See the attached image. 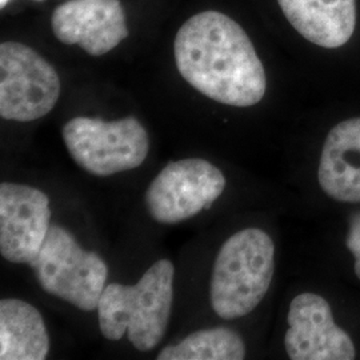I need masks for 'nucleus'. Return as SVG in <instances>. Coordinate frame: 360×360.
<instances>
[{
    "mask_svg": "<svg viewBox=\"0 0 360 360\" xmlns=\"http://www.w3.org/2000/svg\"><path fill=\"white\" fill-rule=\"evenodd\" d=\"M181 77L207 98L232 107L259 103L267 77L247 32L230 16L203 11L186 20L174 41Z\"/></svg>",
    "mask_w": 360,
    "mask_h": 360,
    "instance_id": "obj_1",
    "label": "nucleus"
},
{
    "mask_svg": "<svg viewBox=\"0 0 360 360\" xmlns=\"http://www.w3.org/2000/svg\"><path fill=\"white\" fill-rule=\"evenodd\" d=\"M174 275L172 262L160 259L134 285H105L98 306L99 328L104 338L117 342L127 334L138 351L154 349L167 331Z\"/></svg>",
    "mask_w": 360,
    "mask_h": 360,
    "instance_id": "obj_2",
    "label": "nucleus"
},
{
    "mask_svg": "<svg viewBox=\"0 0 360 360\" xmlns=\"http://www.w3.org/2000/svg\"><path fill=\"white\" fill-rule=\"evenodd\" d=\"M275 245L269 233L245 229L230 236L215 260L210 300L221 319L232 321L257 309L270 288Z\"/></svg>",
    "mask_w": 360,
    "mask_h": 360,
    "instance_id": "obj_3",
    "label": "nucleus"
},
{
    "mask_svg": "<svg viewBox=\"0 0 360 360\" xmlns=\"http://www.w3.org/2000/svg\"><path fill=\"white\" fill-rule=\"evenodd\" d=\"M30 266L47 294L82 311L98 309L108 269L102 257L83 250L63 227H50L38 257Z\"/></svg>",
    "mask_w": 360,
    "mask_h": 360,
    "instance_id": "obj_4",
    "label": "nucleus"
},
{
    "mask_svg": "<svg viewBox=\"0 0 360 360\" xmlns=\"http://www.w3.org/2000/svg\"><path fill=\"white\" fill-rule=\"evenodd\" d=\"M62 135L77 166L95 176L139 167L150 150L148 134L134 116L115 122L77 116L65 123Z\"/></svg>",
    "mask_w": 360,
    "mask_h": 360,
    "instance_id": "obj_5",
    "label": "nucleus"
},
{
    "mask_svg": "<svg viewBox=\"0 0 360 360\" xmlns=\"http://www.w3.org/2000/svg\"><path fill=\"white\" fill-rule=\"evenodd\" d=\"M60 96L56 70L40 53L19 41L0 44V116L32 122L51 112Z\"/></svg>",
    "mask_w": 360,
    "mask_h": 360,
    "instance_id": "obj_6",
    "label": "nucleus"
},
{
    "mask_svg": "<svg viewBox=\"0 0 360 360\" xmlns=\"http://www.w3.org/2000/svg\"><path fill=\"white\" fill-rule=\"evenodd\" d=\"M226 188L218 167L203 159L172 162L160 171L144 195L147 211L162 224H176L210 208Z\"/></svg>",
    "mask_w": 360,
    "mask_h": 360,
    "instance_id": "obj_7",
    "label": "nucleus"
},
{
    "mask_svg": "<svg viewBox=\"0 0 360 360\" xmlns=\"http://www.w3.org/2000/svg\"><path fill=\"white\" fill-rule=\"evenodd\" d=\"M284 347L292 360H352L356 349L349 335L334 321L323 296L304 292L290 304Z\"/></svg>",
    "mask_w": 360,
    "mask_h": 360,
    "instance_id": "obj_8",
    "label": "nucleus"
},
{
    "mask_svg": "<svg viewBox=\"0 0 360 360\" xmlns=\"http://www.w3.org/2000/svg\"><path fill=\"white\" fill-rule=\"evenodd\" d=\"M50 199L26 184L0 186V254L11 263L30 264L50 230Z\"/></svg>",
    "mask_w": 360,
    "mask_h": 360,
    "instance_id": "obj_9",
    "label": "nucleus"
},
{
    "mask_svg": "<svg viewBox=\"0 0 360 360\" xmlns=\"http://www.w3.org/2000/svg\"><path fill=\"white\" fill-rule=\"evenodd\" d=\"M51 28L59 41L91 56L112 51L129 34L120 0H68L52 13Z\"/></svg>",
    "mask_w": 360,
    "mask_h": 360,
    "instance_id": "obj_10",
    "label": "nucleus"
},
{
    "mask_svg": "<svg viewBox=\"0 0 360 360\" xmlns=\"http://www.w3.org/2000/svg\"><path fill=\"white\" fill-rule=\"evenodd\" d=\"M318 179L327 196L342 203H360V117L345 120L330 131Z\"/></svg>",
    "mask_w": 360,
    "mask_h": 360,
    "instance_id": "obj_11",
    "label": "nucleus"
},
{
    "mask_svg": "<svg viewBox=\"0 0 360 360\" xmlns=\"http://www.w3.org/2000/svg\"><path fill=\"white\" fill-rule=\"evenodd\" d=\"M284 16L311 43L339 49L356 27V0H278Z\"/></svg>",
    "mask_w": 360,
    "mask_h": 360,
    "instance_id": "obj_12",
    "label": "nucleus"
},
{
    "mask_svg": "<svg viewBox=\"0 0 360 360\" xmlns=\"http://www.w3.org/2000/svg\"><path fill=\"white\" fill-rule=\"evenodd\" d=\"M50 338L41 314L19 299L0 302V359L43 360Z\"/></svg>",
    "mask_w": 360,
    "mask_h": 360,
    "instance_id": "obj_13",
    "label": "nucleus"
},
{
    "mask_svg": "<svg viewBox=\"0 0 360 360\" xmlns=\"http://www.w3.org/2000/svg\"><path fill=\"white\" fill-rule=\"evenodd\" d=\"M245 358L243 339L226 327L200 330L178 345L163 348L158 360H242Z\"/></svg>",
    "mask_w": 360,
    "mask_h": 360,
    "instance_id": "obj_14",
    "label": "nucleus"
},
{
    "mask_svg": "<svg viewBox=\"0 0 360 360\" xmlns=\"http://www.w3.org/2000/svg\"><path fill=\"white\" fill-rule=\"evenodd\" d=\"M348 251L355 259V274L360 281V214L355 215L349 221L347 240H346Z\"/></svg>",
    "mask_w": 360,
    "mask_h": 360,
    "instance_id": "obj_15",
    "label": "nucleus"
},
{
    "mask_svg": "<svg viewBox=\"0 0 360 360\" xmlns=\"http://www.w3.org/2000/svg\"><path fill=\"white\" fill-rule=\"evenodd\" d=\"M8 1H10V0H0V7L4 8V7L8 4Z\"/></svg>",
    "mask_w": 360,
    "mask_h": 360,
    "instance_id": "obj_16",
    "label": "nucleus"
},
{
    "mask_svg": "<svg viewBox=\"0 0 360 360\" xmlns=\"http://www.w3.org/2000/svg\"><path fill=\"white\" fill-rule=\"evenodd\" d=\"M34 1H43V0H34Z\"/></svg>",
    "mask_w": 360,
    "mask_h": 360,
    "instance_id": "obj_17",
    "label": "nucleus"
}]
</instances>
